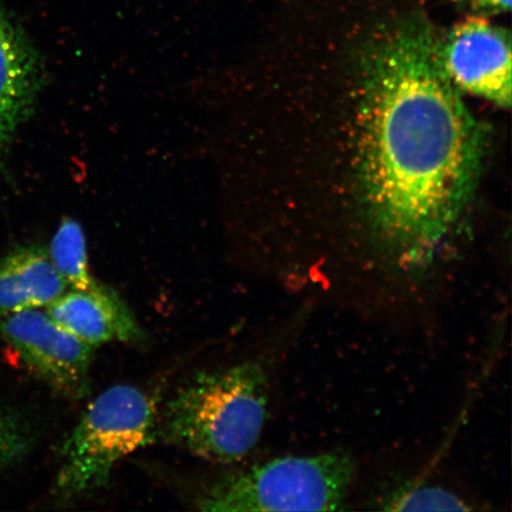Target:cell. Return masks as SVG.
Listing matches in <instances>:
<instances>
[{"mask_svg":"<svg viewBox=\"0 0 512 512\" xmlns=\"http://www.w3.org/2000/svg\"><path fill=\"white\" fill-rule=\"evenodd\" d=\"M349 453L268 460L217 480L197 499L213 512L342 510L356 478Z\"/></svg>","mask_w":512,"mask_h":512,"instance_id":"4","label":"cell"},{"mask_svg":"<svg viewBox=\"0 0 512 512\" xmlns=\"http://www.w3.org/2000/svg\"><path fill=\"white\" fill-rule=\"evenodd\" d=\"M0 336L25 367L56 393L73 400L88 393L95 348L63 329L47 312L0 313Z\"/></svg>","mask_w":512,"mask_h":512,"instance_id":"5","label":"cell"},{"mask_svg":"<svg viewBox=\"0 0 512 512\" xmlns=\"http://www.w3.org/2000/svg\"><path fill=\"white\" fill-rule=\"evenodd\" d=\"M42 67L21 25L0 0V164L40 92Z\"/></svg>","mask_w":512,"mask_h":512,"instance_id":"7","label":"cell"},{"mask_svg":"<svg viewBox=\"0 0 512 512\" xmlns=\"http://www.w3.org/2000/svg\"><path fill=\"white\" fill-rule=\"evenodd\" d=\"M440 54L454 86L510 107L511 41L507 30L482 17H471L441 40Z\"/></svg>","mask_w":512,"mask_h":512,"instance_id":"6","label":"cell"},{"mask_svg":"<svg viewBox=\"0 0 512 512\" xmlns=\"http://www.w3.org/2000/svg\"><path fill=\"white\" fill-rule=\"evenodd\" d=\"M48 315L70 334L92 347L142 339L136 318L106 285L89 291L68 290L46 307Z\"/></svg>","mask_w":512,"mask_h":512,"instance_id":"8","label":"cell"},{"mask_svg":"<svg viewBox=\"0 0 512 512\" xmlns=\"http://www.w3.org/2000/svg\"><path fill=\"white\" fill-rule=\"evenodd\" d=\"M30 446L27 427L8 409L0 408V472L19 462Z\"/></svg>","mask_w":512,"mask_h":512,"instance_id":"12","label":"cell"},{"mask_svg":"<svg viewBox=\"0 0 512 512\" xmlns=\"http://www.w3.org/2000/svg\"><path fill=\"white\" fill-rule=\"evenodd\" d=\"M441 38L413 16L367 50L366 183L371 220L400 266H425L462 216L483 136L446 73Z\"/></svg>","mask_w":512,"mask_h":512,"instance_id":"1","label":"cell"},{"mask_svg":"<svg viewBox=\"0 0 512 512\" xmlns=\"http://www.w3.org/2000/svg\"><path fill=\"white\" fill-rule=\"evenodd\" d=\"M380 509L389 511H471L464 499L439 486L406 483L380 501Z\"/></svg>","mask_w":512,"mask_h":512,"instance_id":"11","label":"cell"},{"mask_svg":"<svg viewBox=\"0 0 512 512\" xmlns=\"http://www.w3.org/2000/svg\"><path fill=\"white\" fill-rule=\"evenodd\" d=\"M459 8L478 17L503 14L511 9V0H453Z\"/></svg>","mask_w":512,"mask_h":512,"instance_id":"13","label":"cell"},{"mask_svg":"<svg viewBox=\"0 0 512 512\" xmlns=\"http://www.w3.org/2000/svg\"><path fill=\"white\" fill-rule=\"evenodd\" d=\"M67 290L46 249L19 248L0 260V313L42 309Z\"/></svg>","mask_w":512,"mask_h":512,"instance_id":"9","label":"cell"},{"mask_svg":"<svg viewBox=\"0 0 512 512\" xmlns=\"http://www.w3.org/2000/svg\"><path fill=\"white\" fill-rule=\"evenodd\" d=\"M49 258L68 288L89 291L101 284L89 270L87 243L80 224L64 219L50 242Z\"/></svg>","mask_w":512,"mask_h":512,"instance_id":"10","label":"cell"},{"mask_svg":"<svg viewBox=\"0 0 512 512\" xmlns=\"http://www.w3.org/2000/svg\"><path fill=\"white\" fill-rule=\"evenodd\" d=\"M267 412L265 368L240 363L191 377L166 403L157 437L209 462L238 463L259 443Z\"/></svg>","mask_w":512,"mask_h":512,"instance_id":"2","label":"cell"},{"mask_svg":"<svg viewBox=\"0 0 512 512\" xmlns=\"http://www.w3.org/2000/svg\"><path fill=\"white\" fill-rule=\"evenodd\" d=\"M158 418L156 400L138 387L117 384L101 393L60 444L57 498L72 502L105 488L121 460L157 437Z\"/></svg>","mask_w":512,"mask_h":512,"instance_id":"3","label":"cell"}]
</instances>
